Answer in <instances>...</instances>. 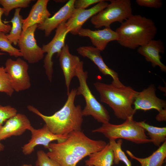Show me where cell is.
I'll return each mask as SVG.
<instances>
[{
    "label": "cell",
    "instance_id": "cell-1",
    "mask_svg": "<svg viewBox=\"0 0 166 166\" xmlns=\"http://www.w3.org/2000/svg\"><path fill=\"white\" fill-rule=\"evenodd\" d=\"M107 144L103 140L90 139L81 131H75L64 141L50 143L46 153L61 166H76L82 159L101 150Z\"/></svg>",
    "mask_w": 166,
    "mask_h": 166
},
{
    "label": "cell",
    "instance_id": "cell-2",
    "mask_svg": "<svg viewBox=\"0 0 166 166\" xmlns=\"http://www.w3.org/2000/svg\"><path fill=\"white\" fill-rule=\"evenodd\" d=\"M76 92V89H72L63 106L51 116L43 114L31 105H28L27 108L41 118L54 134L65 135L73 131H81L83 116L81 106L74 104Z\"/></svg>",
    "mask_w": 166,
    "mask_h": 166
},
{
    "label": "cell",
    "instance_id": "cell-3",
    "mask_svg": "<svg viewBox=\"0 0 166 166\" xmlns=\"http://www.w3.org/2000/svg\"><path fill=\"white\" fill-rule=\"evenodd\" d=\"M115 31L118 36L117 41L121 45L135 49L153 39L157 28L152 19L132 14L121 23Z\"/></svg>",
    "mask_w": 166,
    "mask_h": 166
},
{
    "label": "cell",
    "instance_id": "cell-4",
    "mask_svg": "<svg viewBox=\"0 0 166 166\" xmlns=\"http://www.w3.org/2000/svg\"><path fill=\"white\" fill-rule=\"evenodd\" d=\"M93 85L99 93L101 101L112 109L116 117L125 120L133 117L136 112L132 105L139 92L125 85L117 87L99 81Z\"/></svg>",
    "mask_w": 166,
    "mask_h": 166
},
{
    "label": "cell",
    "instance_id": "cell-5",
    "mask_svg": "<svg viewBox=\"0 0 166 166\" xmlns=\"http://www.w3.org/2000/svg\"><path fill=\"white\" fill-rule=\"evenodd\" d=\"M92 132L101 133L109 140L123 139L137 144L151 142L145 134V130L133 120V117L128 118L120 124L109 122L102 124L100 127Z\"/></svg>",
    "mask_w": 166,
    "mask_h": 166
},
{
    "label": "cell",
    "instance_id": "cell-6",
    "mask_svg": "<svg viewBox=\"0 0 166 166\" xmlns=\"http://www.w3.org/2000/svg\"><path fill=\"white\" fill-rule=\"evenodd\" d=\"M88 72L84 71L83 62L80 61L76 68V77L79 85L77 89V95H81L85 101V106L82 110L83 116H91L102 124L109 122L110 117L105 107L97 100L90 89L87 82Z\"/></svg>",
    "mask_w": 166,
    "mask_h": 166
},
{
    "label": "cell",
    "instance_id": "cell-7",
    "mask_svg": "<svg viewBox=\"0 0 166 166\" xmlns=\"http://www.w3.org/2000/svg\"><path fill=\"white\" fill-rule=\"evenodd\" d=\"M104 9L91 18V22L96 28L110 27L113 23H121L132 14L130 0H111Z\"/></svg>",
    "mask_w": 166,
    "mask_h": 166
},
{
    "label": "cell",
    "instance_id": "cell-8",
    "mask_svg": "<svg viewBox=\"0 0 166 166\" xmlns=\"http://www.w3.org/2000/svg\"><path fill=\"white\" fill-rule=\"evenodd\" d=\"M4 69L14 91L18 92L30 88L29 66L25 61L19 57L15 60L8 59L6 61Z\"/></svg>",
    "mask_w": 166,
    "mask_h": 166
},
{
    "label": "cell",
    "instance_id": "cell-9",
    "mask_svg": "<svg viewBox=\"0 0 166 166\" xmlns=\"http://www.w3.org/2000/svg\"><path fill=\"white\" fill-rule=\"evenodd\" d=\"M38 26L35 24L22 31L18 44L22 57L29 63L34 64L42 60L44 52L37 44L34 33Z\"/></svg>",
    "mask_w": 166,
    "mask_h": 166
},
{
    "label": "cell",
    "instance_id": "cell-10",
    "mask_svg": "<svg viewBox=\"0 0 166 166\" xmlns=\"http://www.w3.org/2000/svg\"><path fill=\"white\" fill-rule=\"evenodd\" d=\"M66 22L61 23L57 28L52 39L42 48L44 53L46 54L44 60V67L45 74L49 80L51 82L53 72L52 57L54 54L57 55L61 52L65 45L66 36L69 31L65 25Z\"/></svg>",
    "mask_w": 166,
    "mask_h": 166
},
{
    "label": "cell",
    "instance_id": "cell-11",
    "mask_svg": "<svg viewBox=\"0 0 166 166\" xmlns=\"http://www.w3.org/2000/svg\"><path fill=\"white\" fill-rule=\"evenodd\" d=\"M28 130L31 133V138L27 143L22 147V152L26 156L31 154L37 146L42 145L45 148L48 149L49 144L52 141L57 140V143H61L65 141L68 137V135H60L54 134L45 124L42 128L38 129L34 128L31 126Z\"/></svg>",
    "mask_w": 166,
    "mask_h": 166
},
{
    "label": "cell",
    "instance_id": "cell-12",
    "mask_svg": "<svg viewBox=\"0 0 166 166\" xmlns=\"http://www.w3.org/2000/svg\"><path fill=\"white\" fill-rule=\"evenodd\" d=\"M108 4L105 0H102L88 9L75 8L71 17L65 23L69 32L74 35H78L84 23L105 8Z\"/></svg>",
    "mask_w": 166,
    "mask_h": 166
},
{
    "label": "cell",
    "instance_id": "cell-13",
    "mask_svg": "<svg viewBox=\"0 0 166 166\" xmlns=\"http://www.w3.org/2000/svg\"><path fill=\"white\" fill-rule=\"evenodd\" d=\"M155 85H151L147 88L139 92L133 105L134 109L144 111L155 109L159 113L166 110V102L164 100L158 97L156 94Z\"/></svg>",
    "mask_w": 166,
    "mask_h": 166
},
{
    "label": "cell",
    "instance_id": "cell-14",
    "mask_svg": "<svg viewBox=\"0 0 166 166\" xmlns=\"http://www.w3.org/2000/svg\"><path fill=\"white\" fill-rule=\"evenodd\" d=\"M77 51L80 55L92 61L102 74L110 76L113 79L111 84L117 87L124 85L120 81L118 73L109 68L104 62L99 50L92 46H85L78 47Z\"/></svg>",
    "mask_w": 166,
    "mask_h": 166
},
{
    "label": "cell",
    "instance_id": "cell-15",
    "mask_svg": "<svg viewBox=\"0 0 166 166\" xmlns=\"http://www.w3.org/2000/svg\"><path fill=\"white\" fill-rule=\"evenodd\" d=\"M31 126L29 119L25 115L17 113L1 126L0 140H5L12 136H20Z\"/></svg>",
    "mask_w": 166,
    "mask_h": 166
},
{
    "label": "cell",
    "instance_id": "cell-16",
    "mask_svg": "<svg viewBox=\"0 0 166 166\" xmlns=\"http://www.w3.org/2000/svg\"><path fill=\"white\" fill-rule=\"evenodd\" d=\"M78 35L89 38L92 44L101 51H103L110 42L117 41L118 36L115 31L110 27H105L102 30H93L88 28H82Z\"/></svg>",
    "mask_w": 166,
    "mask_h": 166
},
{
    "label": "cell",
    "instance_id": "cell-17",
    "mask_svg": "<svg viewBox=\"0 0 166 166\" xmlns=\"http://www.w3.org/2000/svg\"><path fill=\"white\" fill-rule=\"evenodd\" d=\"M75 0H69L52 16L46 19L42 24L38 25V29L44 31L45 35L48 37L52 32L61 23L70 18L75 9Z\"/></svg>",
    "mask_w": 166,
    "mask_h": 166
},
{
    "label": "cell",
    "instance_id": "cell-18",
    "mask_svg": "<svg viewBox=\"0 0 166 166\" xmlns=\"http://www.w3.org/2000/svg\"><path fill=\"white\" fill-rule=\"evenodd\" d=\"M57 56L59 57L60 65L64 75L68 95L71 80L76 76L77 66L81 60L78 57L70 53L67 44L65 45Z\"/></svg>",
    "mask_w": 166,
    "mask_h": 166
},
{
    "label": "cell",
    "instance_id": "cell-19",
    "mask_svg": "<svg viewBox=\"0 0 166 166\" xmlns=\"http://www.w3.org/2000/svg\"><path fill=\"white\" fill-rule=\"evenodd\" d=\"M137 52L144 56L147 61L150 62L152 67L158 66L161 70L166 72V66L161 61L160 53H164V48L160 39L154 40L138 48Z\"/></svg>",
    "mask_w": 166,
    "mask_h": 166
},
{
    "label": "cell",
    "instance_id": "cell-20",
    "mask_svg": "<svg viewBox=\"0 0 166 166\" xmlns=\"http://www.w3.org/2000/svg\"><path fill=\"white\" fill-rule=\"evenodd\" d=\"M49 2L48 0L37 1L32 6L28 16L23 19L22 31L34 25L41 24L50 17L51 14L47 8Z\"/></svg>",
    "mask_w": 166,
    "mask_h": 166
},
{
    "label": "cell",
    "instance_id": "cell-21",
    "mask_svg": "<svg viewBox=\"0 0 166 166\" xmlns=\"http://www.w3.org/2000/svg\"><path fill=\"white\" fill-rule=\"evenodd\" d=\"M85 161L86 166H112L113 163V151L109 143L101 150L90 154Z\"/></svg>",
    "mask_w": 166,
    "mask_h": 166
},
{
    "label": "cell",
    "instance_id": "cell-22",
    "mask_svg": "<svg viewBox=\"0 0 166 166\" xmlns=\"http://www.w3.org/2000/svg\"><path fill=\"white\" fill-rule=\"evenodd\" d=\"M126 152L132 159L139 162L141 166H162L166 158V141L151 155L147 157H137L128 150H126Z\"/></svg>",
    "mask_w": 166,
    "mask_h": 166
},
{
    "label": "cell",
    "instance_id": "cell-23",
    "mask_svg": "<svg viewBox=\"0 0 166 166\" xmlns=\"http://www.w3.org/2000/svg\"><path fill=\"white\" fill-rule=\"evenodd\" d=\"M136 123L148 132L151 142L157 146L166 141V127H157L150 125L145 121L136 122Z\"/></svg>",
    "mask_w": 166,
    "mask_h": 166
},
{
    "label": "cell",
    "instance_id": "cell-24",
    "mask_svg": "<svg viewBox=\"0 0 166 166\" xmlns=\"http://www.w3.org/2000/svg\"><path fill=\"white\" fill-rule=\"evenodd\" d=\"M21 10V8L15 9L14 16L10 21H3L5 24L10 22L12 23L11 30L9 34L7 36L11 43H13L14 45L18 44L22 30L23 19L22 16L20 14Z\"/></svg>",
    "mask_w": 166,
    "mask_h": 166
},
{
    "label": "cell",
    "instance_id": "cell-25",
    "mask_svg": "<svg viewBox=\"0 0 166 166\" xmlns=\"http://www.w3.org/2000/svg\"><path fill=\"white\" fill-rule=\"evenodd\" d=\"M122 143L123 141L121 139H119L117 142L115 140H109V144L113 153V163L118 164L120 161H121L124 162L126 166H132L131 161L128 159L122 149Z\"/></svg>",
    "mask_w": 166,
    "mask_h": 166
},
{
    "label": "cell",
    "instance_id": "cell-26",
    "mask_svg": "<svg viewBox=\"0 0 166 166\" xmlns=\"http://www.w3.org/2000/svg\"><path fill=\"white\" fill-rule=\"evenodd\" d=\"M31 0H0V5L3 7L4 14L7 16L13 9L25 8L28 7Z\"/></svg>",
    "mask_w": 166,
    "mask_h": 166
},
{
    "label": "cell",
    "instance_id": "cell-27",
    "mask_svg": "<svg viewBox=\"0 0 166 166\" xmlns=\"http://www.w3.org/2000/svg\"><path fill=\"white\" fill-rule=\"evenodd\" d=\"M7 35L2 32H0V49L1 51L8 53L10 56L18 57H22L19 49L13 46Z\"/></svg>",
    "mask_w": 166,
    "mask_h": 166
},
{
    "label": "cell",
    "instance_id": "cell-28",
    "mask_svg": "<svg viewBox=\"0 0 166 166\" xmlns=\"http://www.w3.org/2000/svg\"><path fill=\"white\" fill-rule=\"evenodd\" d=\"M14 92L4 67L0 65V92L11 97Z\"/></svg>",
    "mask_w": 166,
    "mask_h": 166
},
{
    "label": "cell",
    "instance_id": "cell-29",
    "mask_svg": "<svg viewBox=\"0 0 166 166\" xmlns=\"http://www.w3.org/2000/svg\"><path fill=\"white\" fill-rule=\"evenodd\" d=\"M37 156L36 166H61L56 161L50 158L42 150L38 151Z\"/></svg>",
    "mask_w": 166,
    "mask_h": 166
},
{
    "label": "cell",
    "instance_id": "cell-30",
    "mask_svg": "<svg viewBox=\"0 0 166 166\" xmlns=\"http://www.w3.org/2000/svg\"><path fill=\"white\" fill-rule=\"evenodd\" d=\"M17 113V109L10 105H0V125H2L4 122Z\"/></svg>",
    "mask_w": 166,
    "mask_h": 166
},
{
    "label": "cell",
    "instance_id": "cell-31",
    "mask_svg": "<svg viewBox=\"0 0 166 166\" xmlns=\"http://www.w3.org/2000/svg\"><path fill=\"white\" fill-rule=\"evenodd\" d=\"M136 2L140 6L155 9L160 8L163 5L161 0H136Z\"/></svg>",
    "mask_w": 166,
    "mask_h": 166
},
{
    "label": "cell",
    "instance_id": "cell-32",
    "mask_svg": "<svg viewBox=\"0 0 166 166\" xmlns=\"http://www.w3.org/2000/svg\"><path fill=\"white\" fill-rule=\"evenodd\" d=\"M102 0H75L74 7L75 8L85 9L89 6L97 4Z\"/></svg>",
    "mask_w": 166,
    "mask_h": 166
},
{
    "label": "cell",
    "instance_id": "cell-33",
    "mask_svg": "<svg viewBox=\"0 0 166 166\" xmlns=\"http://www.w3.org/2000/svg\"><path fill=\"white\" fill-rule=\"evenodd\" d=\"M11 28L10 25L5 23L2 20L0 21V32L5 34L10 32Z\"/></svg>",
    "mask_w": 166,
    "mask_h": 166
},
{
    "label": "cell",
    "instance_id": "cell-34",
    "mask_svg": "<svg viewBox=\"0 0 166 166\" xmlns=\"http://www.w3.org/2000/svg\"><path fill=\"white\" fill-rule=\"evenodd\" d=\"M156 120L159 122L166 121V110L159 113L156 117Z\"/></svg>",
    "mask_w": 166,
    "mask_h": 166
},
{
    "label": "cell",
    "instance_id": "cell-35",
    "mask_svg": "<svg viewBox=\"0 0 166 166\" xmlns=\"http://www.w3.org/2000/svg\"><path fill=\"white\" fill-rule=\"evenodd\" d=\"M4 13V9L0 7V21L2 20L1 17L2 15Z\"/></svg>",
    "mask_w": 166,
    "mask_h": 166
},
{
    "label": "cell",
    "instance_id": "cell-36",
    "mask_svg": "<svg viewBox=\"0 0 166 166\" xmlns=\"http://www.w3.org/2000/svg\"><path fill=\"white\" fill-rule=\"evenodd\" d=\"M1 141L0 140V152L3 151L5 148L3 144L1 142Z\"/></svg>",
    "mask_w": 166,
    "mask_h": 166
},
{
    "label": "cell",
    "instance_id": "cell-37",
    "mask_svg": "<svg viewBox=\"0 0 166 166\" xmlns=\"http://www.w3.org/2000/svg\"><path fill=\"white\" fill-rule=\"evenodd\" d=\"M21 166H32L31 164H24L22 165Z\"/></svg>",
    "mask_w": 166,
    "mask_h": 166
},
{
    "label": "cell",
    "instance_id": "cell-38",
    "mask_svg": "<svg viewBox=\"0 0 166 166\" xmlns=\"http://www.w3.org/2000/svg\"><path fill=\"white\" fill-rule=\"evenodd\" d=\"M5 54H6L5 53H2L0 52V55H5Z\"/></svg>",
    "mask_w": 166,
    "mask_h": 166
},
{
    "label": "cell",
    "instance_id": "cell-39",
    "mask_svg": "<svg viewBox=\"0 0 166 166\" xmlns=\"http://www.w3.org/2000/svg\"><path fill=\"white\" fill-rule=\"evenodd\" d=\"M2 126V125H0V128H1V126Z\"/></svg>",
    "mask_w": 166,
    "mask_h": 166
},
{
    "label": "cell",
    "instance_id": "cell-40",
    "mask_svg": "<svg viewBox=\"0 0 166 166\" xmlns=\"http://www.w3.org/2000/svg\"><path fill=\"white\" fill-rule=\"evenodd\" d=\"M165 166H166V165Z\"/></svg>",
    "mask_w": 166,
    "mask_h": 166
}]
</instances>
